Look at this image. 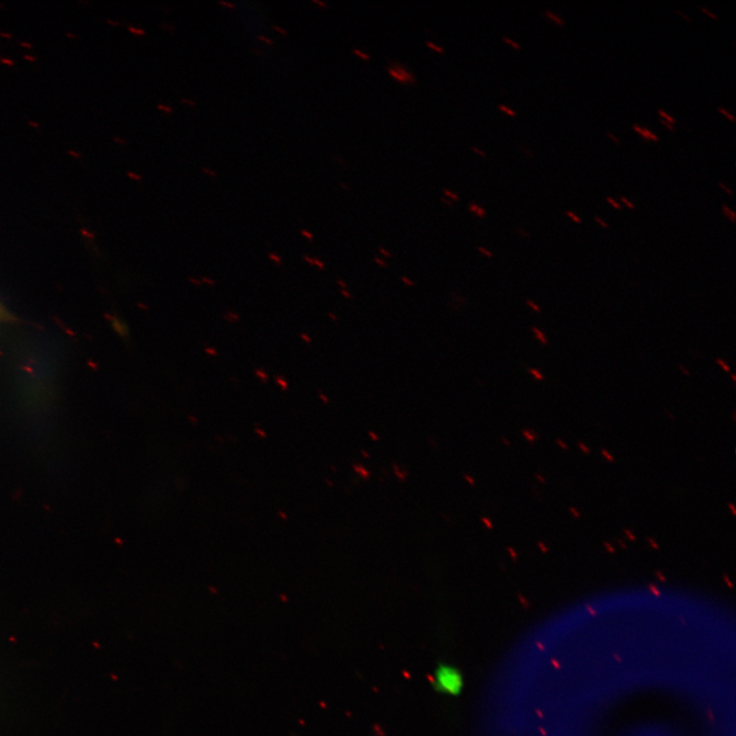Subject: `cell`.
<instances>
[{
    "label": "cell",
    "mask_w": 736,
    "mask_h": 736,
    "mask_svg": "<svg viewBox=\"0 0 736 736\" xmlns=\"http://www.w3.org/2000/svg\"><path fill=\"white\" fill-rule=\"evenodd\" d=\"M434 683L443 694L457 696L463 690V680L461 672L454 667L442 665L436 670Z\"/></svg>",
    "instance_id": "obj_1"
},
{
    "label": "cell",
    "mask_w": 736,
    "mask_h": 736,
    "mask_svg": "<svg viewBox=\"0 0 736 736\" xmlns=\"http://www.w3.org/2000/svg\"><path fill=\"white\" fill-rule=\"evenodd\" d=\"M387 71L388 75L393 79L397 80L400 83L408 84V85H414L416 84V78L414 76L413 73L410 72L406 67L403 66V65L393 62L392 65L388 67Z\"/></svg>",
    "instance_id": "obj_2"
},
{
    "label": "cell",
    "mask_w": 736,
    "mask_h": 736,
    "mask_svg": "<svg viewBox=\"0 0 736 736\" xmlns=\"http://www.w3.org/2000/svg\"><path fill=\"white\" fill-rule=\"evenodd\" d=\"M633 128L634 130L636 131V132H638L640 133V135H642L643 137L645 138V139H649V138H651V139L656 140V142H659V137H658L657 135H653V133L651 132V131L647 130V129L641 128V127L638 126L637 124H633Z\"/></svg>",
    "instance_id": "obj_3"
},
{
    "label": "cell",
    "mask_w": 736,
    "mask_h": 736,
    "mask_svg": "<svg viewBox=\"0 0 736 736\" xmlns=\"http://www.w3.org/2000/svg\"><path fill=\"white\" fill-rule=\"evenodd\" d=\"M722 209H723V211H724L725 215H726L727 217H728L729 219L731 220V222H735L736 214L735 212H733V211L731 210V209L729 208V207L727 206V205H723Z\"/></svg>",
    "instance_id": "obj_4"
},
{
    "label": "cell",
    "mask_w": 736,
    "mask_h": 736,
    "mask_svg": "<svg viewBox=\"0 0 736 736\" xmlns=\"http://www.w3.org/2000/svg\"><path fill=\"white\" fill-rule=\"evenodd\" d=\"M426 45L427 47H429V49H433L434 51H436V53H444L443 47L439 46V45L436 44V43H434L433 41H426Z\"/></svg>",
    "instance_id": "obj_5"
},
{
    "label": "cell",
    "mask_w": 736,
    "mask_h": 736,
    "mask_svg": "<svg viewBox=\"0 0 736 736\" xmlns=\"http://www.w3.org/2000/svg\"><path fill=\"white\" fill-rule=\"evenodd\" d=\"M532 330L534 332V334H536V338L538 339L543 345L547 344V340H546L545 336H544L543 332H541L540 330L536 329V327H532Z\"/></svg>",
    "instance_id": "obj_6"
},
{
    "label": "cell",
    "mask_w": 736,
    "mask_h": 736,
    "mask_svg": "<svg viewBox=\"0 0 736 736\" xmlns=\"http://www.w3.org/2000/svg\"><path fill=\"white\" fill-rule=\"evenodd\" d=\"M545 15L546 16L549 17L550 19H554V21H556V23L560 24V26H563V24H565V21H563V19H560V17L556 16V15H554V12H550V10H546Z\"/></svg>",
    "instance_id": "obj_7"
},
{
    "label": "cell",
    "mask_w": 736,
    "mask_h": 736,
    "mask_svg": "<svg viewBox=\"0 0 736 736\" xmlns=\"http://www.w3.org/2000/svg\"><path fill=\"white\" fill-rule=\"evenodd\" d=\"M353 53L354 55H357V57L362 58L363 60H370V55H369L368 53H364V51H360V49H353Z\"/></svg>",
    "instance_id": "obj_8"
},
{
    "label": "cell",
    "mask_w": 736,
    "mask_h": 736,
    "mask_svg": "<svg viewBox=\"0 0 736 736\" xmlns=\"http://www.w3.org/2000/svg\"><path fill=\"white\" fill-rule=\"evenodd\" d=\"M659 114L660 116L662 117V118L667 119V120H668V122L671 123V124L674 125V123H676V119L673 118L672 116L668 115V114H667L666 112L664 111V110L660 109Z\"/></svg>",
    "instance_id": "obj_9"
},
{
    "label": "cell",
    "mask_w": 736,
    "mask_h": 736,
    "mask_svg": "<svg viewBox=\"0 0 736 736\" xmlns=\"http://www.w3.org/2000/svg\"><path fill=\"white\" fill-rule=\"evenodd\" d=\"M443 194H445V196H447V198H450V200H456V202L457 200H459V196H457L456 194L452 193V191H449V189H446V187H444L443 189Z\"/></svg>",
    "instance_id": "obj_10"
},
{
    "label": "cell",
    "mask_w": 736,
    "mask_h": 736,
    "mask_svg": "<svg viewBox=\"0 0 736 736\" xmlns=\"http://www.w3.org/2000/svg\"><path fill=\"white\" fill-rule=\"evenodd\" d=\"M498 109H499L500 111H502V112H504V113H506L507 115H509V116H511V117L517 116V113H515V112L513 111V110H511V109H509V108H507L506 105H498Z\"/></svg>",
    "instance_id": "obj_11"
},
{
    "label": "cell",
    "mask_w": 736,
    "mask_h": 736,
    "mask_svg": "<svg viewBox=\"0 0 736 736\" xmlns=\"http://www.w3.org/2000/svg\"><path fill=\"white\" fill-rule=\"evenodd\" d=\"M529 373H530L535 379H538V381H543V379H545V377H543L542 373H541L540 371L537 370V369H529Z\"/></svg>",
    "instance_id": "obj_12"
},
{
    "label": "cell",
    "mask_w": 736,
    "mask_h": 736,
    "mask_svg": "<svg viewBox=\"0 0 736 736\" xmlns=\"http://www.w3.org/2000/svg\"><path fill=\"white\" fill-rule=\"evenodd\" d=\"M504 41L505 43H508V44H511V46L515 47V49H517V51H519V49H521V45H520L519 43L515 42V41H513V39L504 36Z\"/></svg>",
    "instance_id": "obj_13"
},
{
    "label": "cell",
    "mask_w": 736,
    "mask_h": 736,
    "mask_svg": "<svg viewBox=\"0 0 736 736\" xmlns=\"http://www.w3.org/2000/svg\"><path fill=\"white\" fill-rule=\"evenodd\" d=\"M716 362L722 368L723 370L726 371V373H730V368L722 359H717Z\"/></svg>",
    "instance_id": "obj_14"
},
{
    "label": "cell",
    "mask_w": 736,
    "mask_h": 736,
    "mask_svg": "<svg viewBox=\"0 0 736 736\" xmlns=\"http://www.w3.org/2000/svg\"><path fill=\"white\" fill-rule=\"evenodd\" d=\"M470 150H472V152L476 153L477 155H480V157H487V154H486L484 151L480 150V148H477V146H472V148H470Z\"/></svg>",
    "instance_id": "obj_15"
},
{
    "label": "cell",
    "mask_w": 736,
    "mask_h": 736,
    "mask_svg": "<svg viewBox=\"0 0 736 736\" xmlns=\"http://www.w3.org/2000/svg\"><path fill=\"white\" fill-rule=\"evenodd\" d=\"M527 304H528V305L530 306V307L532 308V309L534 310L535 312H540L541 308L539 307V306H537L536 304L534 303V302L531 301V300H527Z\"/></svg>",
    "instance_id": "obj_16"
},
{
    "label": "cell",
    "mask_w": 736,
    "mask_h": 736,
    "mask_svg": "<svg viewBox=\"0 0 736 736\" xmlns=\"http://www.w3.org/2000/svg\"><path fill=\"white\" fill-rule=\"evenodd\" d=\"M474 215H477L478 216V217L480 218H484L486 216L485 209L482 208V207L479 206V208L477 209L476 212H474Z\"/></svg>",
    "instance_id": "obj_17"
},
{
    "label": "cell",
    "mask_w": 736,
    "mask_h": 736,
    "mask_svg": "<svg viewBox=\"0 0 736 736\" xmlns=\"http://www.w3.org/2000/svg\"><path fill=\"white\" fill-rule=\"evenodd\" d=\"M565 214H567V215L569 216V217H571L572 219L574 220V221L577 222V223H581V219H580V218L578 217V216H576L575 214H574L573 212H571V211H567V212L565 213Z\"/></svg>",
    "instance_id": "obj_18"
},
{
    "label": "cell",
    "mask_w": 736,
    "mask_h": 736,
    "mask_svg": "<svg viewBox=\"0 0 736 736\" xmlns=\"http://www.w3.org/2000/svg\"><path fill=\"white\" fill-rule=\"evenodd\" d=\"M606 200H608V203H610V204H612L613 206L615 207V208L622 209L621 205H619L618 203H617L616 200H614V198H610V196H608V198H606Z\"/></svg>",
    "instance_id": "obj_19"
},
{
    "label": "cell",
    "mask_w": 736,
    "mask_h": 736,
    "mask_svg": "<svg viewBox=\"0 0 736 736\" xmlns=\"http://www.w3.org/2000/svg\"><path fill=\"white\" fill-rule=\"evenodd\" d=\"M718 111L721 112V113H722V114H724V115L726 116L727 118L730 119L731 121H735V117L731 115L730 113H728V112L725 111V110L723 109V108L719 107L718 108Z\"/></svg>",
    "instance_id": "obj_20"
},
{
    "label": "cell",
    "mask_w": 736,
    "mask_h": 736,
    "mask_svg": "<svg viewBox=\"0 0 736 736\" xmlns=\"http://www.w3.org/2000/svg\"><path fill=\"white\" fill-rule=\"evenodd\" d=\"M478 250L482 253V254H484L486 257H488V258H492V257H493V254H492L491 252L487 251L485 248L478 247Z\"/></svg>",
    "instance_id": "obj_21"
},
{
    "label": "cell",
    "mask_w": 736,
    "mask_h": 736,
    "mask_svg": "<svg viewBox=\"0 0 736 736\" xmlns=\"http://www.w3.org/2000/svg\"><path fill=\"white\" fill-rule=\"evenodd\" d=\"M401 280H402V282H404L405 284H407V286H416V284H414V282H412V280H410L409 278L406 277V276H402V277H401Z\"/></svg>",
    "instance_id": "obj_22"
},
{
    "label": "cell",
    "mask_w": 736,
    "mask_h": 736,
    "mask_svg": "<svg viewBox=\"0 0 736 736\" xmlns=\"http://www.w3.org/2000/svg\"><path fill=\"white\" fill-rule=\"evenodd\" d=\"M660 122L662 123V124H664L665 126L668 127V128L671 129V130H675L674 125L671 124V123H669L668 121L662 120V119H660Z\"/></svg>",
    "instance_id": "obj_23"
},
{
    "label": "cell",
    "mask_w": 736,
    "mask_h": 736,
    "mask_svg": "<svg viewBox=\"0 0 736 736\" xmlns=\"http://www.w3.org/2000/svg\"><path fill=\"white\" fill-rule=\"evenodd\" d=\"M478 208L479 205H477L476 203H470V206H468V210H470L472 213L476 212L477 209Z\"/></svg>",
    "instance_id": "obj_24"
},
{
    "label": "cell",
    "mask_w": 736,
    "mask_h": 736,
    "mask_svg": "<svg viewBox=\"0 0 736 736\" xmlns=\"http://www.w3.org/2000/svg\"><path fill=\"white\" fill-rule=\"evenodd\" d=\"M594 219L597 220V221L599 222V224H601L602 228H608V224L606 223V222H604V220L601 219V218H599V216H595Z\"/></svg>",
    "instance_id": "obj_25"
},
{
    "label": "cell",
    "mask_w": 736,
    "mask_h": 736,
    "mask_svg": "<svg viewBox=\"0 0 736 736\" xmlns=\"http://www.w3.org/2000/svg\"><path fill=\"white\" fill-rule=\"evenodd\" d=\"M718 185H720V187H722V189H724L726 193H728L729 194H730V196H733V191H731V189H729L728 187H727L726 185H724V183H722L721 182V181H719Z\"/></svg>",
    "instance_id": "obj_26"
},
{
    "label": "cell",
    "mask_w": 736,
    "mask_h": 736,
    "mask_svg": "<svg viewBox=\"0 0 736 736\" xmlns=\"http://www.w3.org/2000/svg\"><path fill=\"white\" fill-rule=\"evenodd\" d=\"M621 200H622V202L625 203V204L627 205V206L629 207V208H631V209L635 208V206H634V205L632 204L631 202H629V200H628L627 198H624V196H621Z\"/></svg>",
    "instance_id": "obj_27"
},
{
    "label": "cell",
    "mask_w": 736,
    "mask_h": 736,
    "mask_svg": "<svg viewBox=\"0 0 736 736\" xmlns=\"http://www.w3.org/2000/svg\"><path fill=\"white\" fill-rule=\"evenodd\" d=\"M701 10H703V12H707V14L709 15V16H711L712 18L718 19V17L716 16L715 14H713V12H710L709 10H707V8H703V6H701Z\"/></svg>",
    "instance_id": "obj_28"
},
{
    "label": "cell",
    "mask_w": 736,
    "mask_h": 736,
    "mask_svg": "<svg viewBox=\"0 0 736 736\" xmlns=\"http://www.w3.org/2000/svg\"><path fill=\"white\" fill-rule=\"evenodd\" d=\"M602 455H604V457H606L608 461H614V459H613L612 455L608 454V451L602 450Z\"/></svg>",
    "instance_id": "obj_29"
},
{
    "label": "cell",
    "mask_w": 736,
    "mask_h": 736,
    "mask_svg": "<svg viewBox=\"0 0 736 736\" xmlns=\"http://www.w3.org/2000/svg\"><path fill=\"white\" fill-rule=\"evenodd\" d=\"M606 135H608V136H610V137L612 138V139L614 140V142H616L617 144H621V140L619 139V138L617 137V136H615L614 135H613V133L608 132V133H606Z\"/></svg>",
    "instance_id": "obj_30"
},
{
    "label": "cell",
    "mask_w": 736,
    "mask_h": 736,
    "mask_svg": "<svg viewBox=\"0 0 736 736\" xmlns=\"http://www.w3.org/2000/svg\"><path fill=\"white\" fill-rule=\"evenodd\" d=\"M375 262H377V264H379V266H382V267H387V264H386V263H385V262H384V261H383V260H381V259H379V258H375Z\"/></svg>",
    "instance_id": "obj_31"
},
{
    "label": "cell",
    "mask_w": 736,
    "mask_h": 736,
    "mask_svg": "<svg viewBox=\"0 0 736 736\" xmlns=\"http://www.w3.org/2000/svg\"><path fill=\"white\" fill-rule=\"evenodd\" d=\"M379 252H381L382 254L385 255L386 257H388V258H390V257H392V255H391L390 253L387 251V250L384 249V248H379Z\"/></svg>",
    "instance_id": "obj_32"
},
{
    "label": "cell",
    "mask_w": 736,
    "mask_h": 736,
    "mask_svg": "<svg viewBox=\"0 0 736 736\" xmlns=\"http://www.w3.org/2000/svg\"><path fill=\"white\" fill-rule=\"evenodd\" d=\"M579 447H580V448L582 449L583 451H584V452H586V453L590 452V449L587 448V447L585 446L584 444L579 443Z\"/></svg>",
    "instance_id": "obj_33"
},
{
    "label": "cell",
    "mask_w": 736,
    "mask_h": 736,
    "mask_svg": "<svg viewBox=\"0 0 736 736\" xmlns=\"http://www.w3.org/2000/svg\"><path fill=\"white\" fill-rule=\"evenodd\" d=\"M341 293H342V295L344 296L345 298H347V299H351L352 295H350L348 291L342 290L341 291Z\"/></svg>",
    "instance_id": "obj_34"
},
{
    "label": "cell",
    "mask_w": 736,
    "mask_h": 736,
    "mask_svg": "<svg viewBox=\"0 0 736 736\" xmlns=\"http://www.w3.org/2000/svg\"><path fill=\"white\" fill-rule=\"evenodd\" d=\"M676 12H677V14L681 15V16L683 17L684 19H688V21H692V19H690V17H688L687 15L683 14V12H682L681 10H676Z\"/></svg>",
    "instance_id": "obj_35"
},
{
    "label": "cell",
    "mask_w": 736,
    "mask_h": 736,
    "mask_svg": "<svg viewBox=\"0 0 736 736\" xmlns=\"http://www.w3.org/2000/svg\"><path fill=\"white\" fill-rule=\"evenodd\" d=\"M570 511H571L572 513H574V515H575L576 517H580V513H578V511H576L575 508H573V507H571V509H570Z\"/></svg>",
    "instance_id": "obj_36"
},
{
    "label": "cell",
    "mask_w": 736,
    "mask_h": 736,
    "mask_svg": "<svg viewBox=\"0 0 736 736\" xmlns=\"http://www.w3.org/2000/svg\"><path fill=\"white\" fill-rule=\"evenodd\" d=\"M626 534H627V536L629 537V538L631 539L632 541L635 540V536H634L632 533H630L629 531H626Z\"/></svg>",
    "instance_id": "obj_37"
},
{
    "label": "cell",
    "mask_w": 736,
    "mask_h": 736,
    "mask_svg": "<svg viewBox=\"0 0 736 736\" xmlns=\"http://www.w3.org/2000/svg\"><path fill=\"white\" fill-rule=\"evenodd\" d=\"M604 546H606V549H608V551L615 552L614 548H613L612 546L610 545V544L606 542L604 543Z\"/></svg>",
    "instance_id": "obj_38"
},
{
    "label": "cell",
    "mask_w": 736,
    "mask_h": 736,
    "mask_svg": "<svg viewBox=\"0 0 736 736\" xmlns=\"http://www.w3.org/2000/svg\"><path fill=\"white\" fill-rule=\"evenodd\" d=\"M302 233H303V234L305 235V237H307V239H313L312 233L305 232V230H303V232H302Z\"/></svg>",
    "instance_id": "obj_39"
},
{
    "label": "cell",
    "mask_w": 736,
    "mask_h": 736,
    "mask_svg": "<svg viewBox=\"0 0 736 736\" xmlns=\"http://www.w3.org/2000/svg\"><path fill=\"white\" fill-rule=\"evenodd\" d=\"M649 588H651V591H653V592H655L656 594L660 595L659 591L657 590V587H655V586H653V585H651V586H649Z\"/></svg>",
    "instance_id": "obj_40"
},
{
    "label": "cell",
    "mask_w": 736,
    "mask_h": 736,
    "mask_svg": "<svg viewBox=\"0 0 736 736\" xmlns=\"http://www.w3.org/2000/svg\"><path fill=\"white\" fill-rule=\"evenodd\" d=\"M649 543L651 544V546H653V547L655 548V549H658V548H659V546H658V544L656 543L655 541L653 540V539H649Z\"/></svg>",
    "instance_id": "obj_41"
},
{
    "label": "cell",
    "mask_w": 736,
    "mask_h": 736,
    "mask_svg": "<svg viewBox=\"0 0 736 736\" xmlns=\"http://www.w3.org/2000/svg\"><path fill=\"white\" fill-rule=\"evenodd\" d=\"M338 284H340V286H342L343 289L347 288L346 282H343V280H338Z\"/></svg>",
    "instance_id": "obj_42"
},
{
    "label": "cell",
    "mask_w": 736,
    "mask_h": 736,
    "mask_svg": "<svg viewBox=\"0 0 736 736\" xmlns=\"http://www.w3.org/2000/svg\"><path fill=\"white\" fill-rule=\"evenodd\" d=\"M556 443H558V445H560V447H562V448H563V449H567V445H565V443H563V442H562V441H560V440H558V441H556Z\"/></svg>",
    "instance_id": "obj_43"
},
{
    "label": "cell",
    "mask_w": 736,
    "mask_h": 736,
    "mask_svg": "<svg viewBox=\"0 0 736 736\" xmlns=\"http://www.w3.org/2000/svg\"><path fill=\"white\" fill-rule=\"evenodd\" d=\"M313 2H314V3L319 4V6H325H325H327V4L325 3V2L317 1V0H314V1Z\"/></svg>",
    "instance_id": "obj_44"
},
{
    "label": "cell",
    "mask_w": 736,
    "mask_h": 736,
    "mask_svg": "<svg viewBox=\"0 0 736 736\" xmlns=\"http://www.w3.org/2000/svg\"><path fill=\"white\" fill-rule=\"evenodd\" d=\"M657 575L658 577H659L662 582H666V578H665L664 576H662V574L660 573V572H658Z\"/></svg>",
    "instance_id": "obj_45"
},
{
    "label": "cell",
    "mask_w": 736,
    "mask_h": 736,
    "mask_svg": "<svg viewBox=\"0 0 736 736\" xmlns=\"http://www.w3.org/2000/svg\"><path fill=\"white\" fill-rule=\"evenodd\" d=\"M724 579H725V581H726L727 584L729 585V587H730V588H733V584H731L730 580H729V578L727 577V576H725Z\"/></svg>",
    "instance_id": "obj_46"
},
{
    "label": "cell",
    "mask_w": 736,
    "mask_h": 736,
    "mask_svg": "<svg viewBox=\"0 0 736 736\" xmlns=\"http://www.w3.org/2000/svg\"><path fill=\"white\" fill-rule=\"evenodd\" d=\"M679 368H680V369H681V370H682V371H683V373H684V375H690V373H688V371H687V370H686V369H685V368H683V366H679Z\"/></svg>",
    "instance_id": "obj_47"
},
{
    "label": "cell",
    "mask_w": 736,
    "mask_h": 736,
    "mask_svg": "<svg viewBox=\"0 0 736 736\" xmlns=\"http://www.w3.org/2000/svg\"><path fill=\"white\" fill-rule=\"evenodd\" d=\"M539 547H541V549H542L544 552L548 551L547 548H546L542 543H539Z\"/></svg>",
    "instance_id": "obj_48"
},
{
    "label": "cell",
    "mask_w": 736,
    "mask_h": 736,
    "mask_svg": "<svg viewBox=\"0 0 736 736\" xmlns=\"http://www.w3.org/2000/svg\"><path fill=\"white\" fill-rule=\"evenodd\" d=\"M524 435H526V436H527V437H528V438H529V439H530V440H531V441H534V438H533V436H532V435H530V434H529V433H524Z\"/></svg>",
    "instance_id": "obj_49"
},
{
    "label": "cell",
    "mask_w": 736,
    "mask_h": 736,
    "mask_svg": "<svg viewBox=\"0 0 736 736\" xmlns=\"http://www.w3.org/2000/svg\"><path fill=\"white\" fill-rule=\"evenodd\" d=\"M302 338L305 339V340L307 341V342H310V341H311L309 338H307V336H305V334H302Z\"/></svg>",
    "instance_id": "obj_50"
},
{
    "label": "cell",
    "mask_w": 736,
    "mask_h": 736,
    "mask_svg": "<svg viewBox=\"0 0 736 736\" xmlns=\"http://www.w3.org/2000/svg\"><path fill=\"white\" fill-rule=\"evenodd\" d=\"M329 316L332 318V320H336V316H334L332 314H329Z\"/></svg>",
    "instance_id": "obj_51"
},
{
    "label": "cell",
    "mask_w": 736,
    "mask_h": 736,
    "mask_svg": "<svg viewBox=\"0 0 736 736\" xmlns=\"http://www.w3.org/2000/svg\"><path fill=\"white\" fill-rule=\"evenodd\" d=\"M730 508H731V511H733V515H735V507H733V504H730Z\"/></svg>",
    "instance_id": "obj_52"
},
{
    "label": "cell",
    "mask_w": 736,
    "mask_h": 736,
    "mask_svg": "<svg viewBox=\"0 0 736 736\" xmlns=\"http://www.w3.org/2000/svg\"><path fill=\"white\" fill-rule=\"evenodd\" d=\"M733 377V382H736L735 375H731Z\"/></svg>",
    "instance_id": "obj_53"
},
{
    "label": "cell",
    "mask_w": 736,
    "mask_h": 736,
    "mask_svg": "<svg viewBox=\"0 0 736 736\" xmlns=\"http://www.w3.org/2000/svg\"><path fill=\"white\" fill-rule=\"evenodd\" d=\"M2 313H3V312H2V310L0 309V317H1Z\"/></svg>",
    "instance_id": "obj_54"
}]
</instances>
